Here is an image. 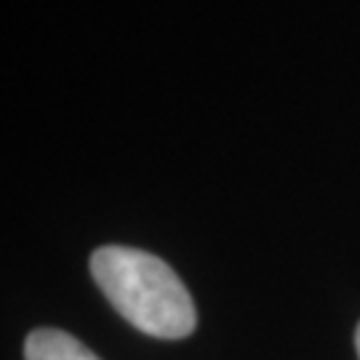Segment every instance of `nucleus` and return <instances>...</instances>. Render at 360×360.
<instances>
[{"instance_id":"f03ea898","label":"nucleus","mask_w":360,"mask_h":360,"mask_svg":"<svg viewBox=\"0 0 360 360\" xmlns=\"http://www.w3.org/2000/svg\"><path fill=\"white\" fill-rule=\"evenodd\" d=\"M27 360H99L83 342L59 328H38L25 342Z\"/></svg>"},{"instance_id":"f257e3e1","label":"nucleus","mask_w":360,"mask_h":360,"mask_svg":"<svg viewBox=\"0 0 360 360\" xmlns=\"http://www.w3.org/2000/svg\"><path fill=\"white\" fill-rule=\"evenodd\" d=\"M91 275L110 304L142 334L184 339L195 331L193 296L160 257L129 245H102L91 254Z\"/></svg>"},{"instance_id":"7ed1b4c3","label":"nucleus","mask_w":360,"mask_h":360,"mask_svg":"<svg viewBox=\"0 0 360 360\" xmlns=\"http://www.w3.org/2000/svg\"><path fill=\"white\" fill-rule=\"evenodd\" d=\"M355 347H358V355H360V323H358V331H355Z\"/></svg>"}]
</instances>
